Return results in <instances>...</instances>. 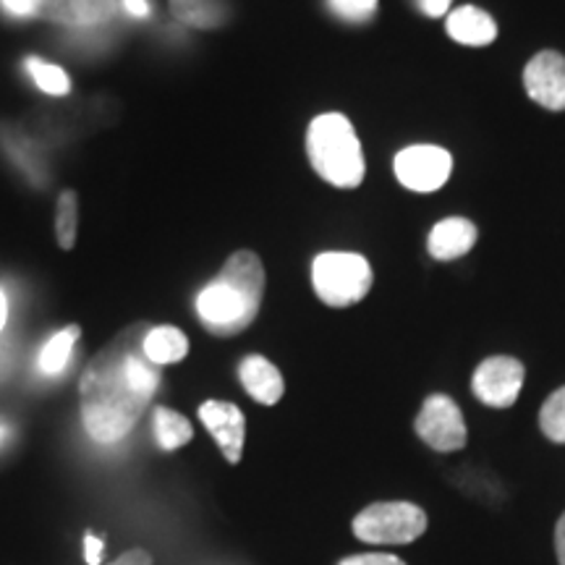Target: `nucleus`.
<instances>
[{"instance_id":"obj_1","label":"nucleus","mask_w":565,"mask_h":565,"mask_svg":"<svg viewBox=\"0 0 565 565\" xmlns=\"http://www.w3.org/2000/svg\"><path fill=\"white\" fill-rule=\"evenodd\" d=\"M150 322L124 328L87 364L79 383L82 422L92 440L118 443L137 427L160 387V366L145 356Z\"/></svg>"},{"instance_id":"obj_2","label":"nucleus","mask_w":565,"mask_h":565,"mask_svg":"<svg viewBox=\"0 0 565 565\" xmlns=\"http://www.w3.org/2000/svg\"><path fill=\"white\" fill-rule=\"evenodd\" d=\"M265 296V267L254 252H236L196 296V315L212 335L244 333L257 320Z\"/></svg>"},{"instance_id":"obj_3","label":"nucleus","mask_w":565,"mask_h":565,"mask_svg":"<svg viewBox=\"0 0 565 565\" xmlns=\"http://www.w3.org/2000/svg\"><path fill=\"white\" fill-rule=\"evenodd\" d=\"M309 162L322 181L338 189H356L364 181L362 141L341 113H322L307 131Z\"/></svg>"},{"instance_id":"obj_4","label":"nucleus","mask_w":565,"mask_h":565,"mask_svg":"<svg viewBox=\"0 0 565 565\" xmlns=\"http://www.w3.org/2000/svg\"><path fill=\"white\" fill-rule=\"evenodd\" d=\"M312 286L328 307H351L370 294L372 267L362 254L324 252L312 263Z\"/></svg>"},{"instance_id":"obj_5","label":"nucleus","mask_w":565,"mask_h":565,"mask_svg":"<svg viewBox=\"0 0 565 565\" xmlns=\"http://www.w3.org/2000/svg\"><path fill=\"white\" fill-rule=\"evenodd\" d=\"M351 529L366 545H412L427 532V513L406 500L374 503L353 519Z\"/></svg>"},{"instance_id":"obj_6","label":"nucleus","mask_w":565,"mask_h":565,"mask_svg":"<svg viewBox=\"0 0 565 565\" xmlns=\"http://www.w3.org/2000/svg\"><path fill=\"white\" fill-rule=\"evenodd\" d=\"M416 435L437 454H454L466 445V422L461 408L450 395L435 393L424 401L416 416Z\"/></svg>"},{"instance_id":"obj_7","label":"nucleus","mask_w":565,"mask_h":565,"mask_svg":"<svg viewBox=\"0 0 565 565\" xmlns=\"http://www.w3.org/2000/svg\"><path fill=\"white\" fill-rule=\"evenodd\" d=\"M395 175L412 192H437L443 189L454 171V158L448 150L435 145H414L395 154Z\"/></svg>"},{"instance_id":"obj_8","label":"nucleus","mask_w":565,"mask_h":565,"mask_svg":"<svg viewBox=\"0 0 565 565\" xmlns=\"http://www.w3.org/2000/svg\"><path fill=\"white\" fill-rule=\"evenodd\" d=\"M524 380H526V370L519 359L490 356L477 366L471 387H475V395L484 406L508 408L519 401Z\"/></svg>"},{"instance_id":"obj_9","label":"nucleus","mask_w":565,"mask_h":565,"mask_svg":"<svg viewBox=\"0 0 565 565\" xmlns=\"http://www.w3.org/2000/svg\"><path fill=\"white\" fill-rule=\"evenodd\" d=\"M524 87L542 108L565 110V55L555 51L536 53L524 68Z\"/></svg>"},{"instance_id":"obj_10","label":"nucleus","mask_w":565,"mask_h":565,"mask_svg":"<svg viewBox=\"0 0 565 565\" xmlns=\"http://www.w3.org/2000/svg\"><path fill=\"white\" fill-rule=\"evenodd\" d=\"M200 419L215 443L221 445L225 461L238 463L244 454V437H246V419L242 408L228 401H207L200 406Z\"/></svg>"},{"instance_id":"obj_11","label":"nucleus","mask_w":565,"mask_h":565,"mask_svg":"<svg viewBox=\"0 0 565 565\" xmlns=\"http://www.w3.org/2000/svg\"><path fill=\"white\" fill-rule=\"evenodd\" d=\"M118 0H34V13L63 26H97L113 19Z\"/></svg>"},{"instance_id":"obj_12","label":"nucleus","mask_w":565,"mask_h":565,"mask_svg":"<svg viewBox=\"0 0 565 565\" xmlns=\"http://www.w3.org/2000/svg\"><path fill=\"white\" fill-rule=\"evenodd\" d=\"M238 377H242L244 391L252 395L257 404L275 406L286 393V383H282V374L270 359L252 353L238 364Z\"/></svg>"},{"instance_id":"obj_13","label":"nucleus","mask_w":565,"mask_h":565,"mask_svg":"<svg viewBox=\"0 0 565 565\" xmlns=\"http://www.w3.org/2000/svg\"><path fill=\"white\" fill-rule=\"evenodd\" d=\"M477 238L479 231L471 221H466V217H445L429 233L427 249L440 263H450V259L463 257V254L475 249Z\"/></svg>"},{"instance_id":"obj_14","label":"nucleus","mask_w":565,"mask_h":565,"mask_svg":"<svg viewBox=\"0 0 565 565\" xmlns=\"http://www.w3.org/2000/svg\"><path fill=\"white\" fill-rule=\"evenodd\" d=\"M445 30H448V34L456 42L469 47L490 45V42L498 38V24H494V19L487 11L475 9V6H463V9L450 11L448 21H445Z\"/></svg>"},{"instance_id":"obj_15","label":"nucleus","mask_w":565,"mask_h":565,"mask_svg":"<svg viewBox=\"0 0 565 565\" xmlns=\"http://www.w3.org/2000/svg\"><path fill=\"white\" fill-rule=\"evenodd\" d=\"M186 353L189 338L179 328H173V324H152L150 333L145 338V356L154 366L181 362V359H186Z\"/></svg>"},{"instance_id":"obj_16","label":"nucleus","mask_w":565,"mask_h":565,"mask_svg":"<svg viewBox=\"0 0 565 565\" xmlns=\"http://www.w3.org/2000/svg\"><path fill=\"white\" fill-rule=\"evenodd\" d=\"M173 17L194 30H217L228 21L225 0H171Z\"/></svg>"},{"instance_id":"obj_17","label":"nucleus","mask_w":565,"mask_h":565,"mask_svg":"<svg viewBox=\"0 0 565 565\" xmlns=\"http://www.w3.org/2000/svg\"><path fill=\"white\" fill-rule=\"evenodd\" d=\"M154 437L162 450H179L186 443H192L194 429L186 416H181L173 408H158L154 412Z\"/></svg>"},{"instance_id":"obj_18","label":"nucleus","mask_w":565,"mask_h":565,"mask_svg":"<svg viewBox=\"0 0 565 565\" xmlns=\"http://www.w3.org/2000/svg\"><path fill=\"white\" fill-rule=\"evenodd\" d=\"M82 330L79 324H68V328H63L55 333L51 341L45 343V349L40 353V372L42 374H58L66 370L68 359H71V351H74L76 341H79Z\"/></svg>"},{"instance_id":"obj_19","label":"nucleus","mask_w":565,"mask_h":565,"mask_svg":"<svg viewBox=\"0 0 565 565\" xmlns=\"http://www.w3.org/2000/svg\"><path fill=\"white\" fill-rule=\"evenodd\" d=\"M76 221H79V202H76L74 189H66L55 204V238L61 249H74L76 244Z\"/></svg>"},{"instance_id":"obj_20","label":"nucleus","mask_w":565,"mask_h":565,"mask_svg":"<svg viewBox=\"0 0 565 565\" xmlns=\"http://www.w3.org/2000/svg\"><path fill=\"white\" fill-rule=\"evenodd\" d=\"M24 66H26V71H30L32 82L38 84L42 92H47V95H55V97L68 95L71 79L61 66H53V63H45L40 58H26Z\"/></svg>"},{"instance_id":"obj_21","label":"nucleus","mask_w":565,"mask_h":565,"mask_svg":"<svg viewBox=\"0 0 565 565\" xmlns=\"http://www.w3.org/2000/svg\"><path fill=\"white\" fill-rule=\"evenodd\" d=\"M540 427L553 443H565V387L550 395L540 412Z\"/></svg>"},{"instance_id":"obj_22","label":"nucleus","mask_w":565,"mask_h":565,"mask_svg":"<svg viewBox=\"0 0 565 565\" xmlns=\"http://www.w3.org/2000/svg\"><path fill=\"white\" fill-rule=\"evenodd\" d=\"M328 9L349 24H366L377 13V0H328Z\"/></svg>"},{"instance_id":"obj_23","label":"nucleus","mask_w":565,"mask_h":565,"mask_svg":"<svg viewBox=\"0 0 565 565\" xmlns=\"http://www.w3.org/2000/svg\"><path fill=\"white\" fill-rule=\"evenodd\" d=\"M338 565H406L401 557L385 555V553H366V555H351L343 557Z\"/></svg>"},{"instance_id":"obj_24","label":"nucleus","mask_w":565,"mask_h":565,"mask_svg":"<svg viewBox=\"0 0 565 565\" xmlns=\"http://www.w3.org/2000/svg\"><path fill=\"white\" fill-rule=\"evenodd\" d=\"M414 3H416V9L424 13V17L440 19L450 11V3H454V0H414Z\"/></svg>"},{"instance_id":"obj_25","label":"nucleus","mask_w":565,"mask_h":565,"mask_svg":"<svg viewBox=\"0 0 565 565\" xmlns=\"http://www.w3.org/2000/svg\"><path fill=\"white\" fill-rule=\"evenodd\" d=\"M108 565H152V555L147 553V550H141V547H131V550H126L121 557H116V561L108 563Z\"/></svg>"},{"instance_id":"obj_26","label":"nucleus","mask_w":565,"mask_h":565,"mask_svg":"<svg viewBox=\"0 0 565 565\" xmlns=\"http://www.w3.org/2000/svg\"><path fill=\"white\" fill-rule=\"evenodd\" d=\"M103 542L97 540V536L87 534L84 536V555H87V563L89 565H100V557H103Z\"/></svg>"},{"instance_id":"obj_27","label":"nucleus","mask_w":565,"mask_h":565,"mask_svg":"<svg viewBox=\"0 0 565 565\" xmlns=\"http://www.w3.org/2000/svg\"><path fill=\"white\" fill-rule=\"evenodd\" d=\"M3 6L13 17H32L34 13V0H3Z\"/></svg>"},{"instance_id":"obj_28","label":"nucleus","mask_w":565,"mask_h":565,"mask_svg":"<svg viewBox=\"0 0 565 565\" xmlns=\"http://www.w3.org/2000/svg\"><path fill=\"white\" fill-rule=\"evenodd\" d=\"M124 9L131 13L134 19L150 17V0H124Z\"/></svg>"},{"instance_id":"obj_29","label":"nucleus","mask_w":565,"mask_h":565,"mask_svg":"<svg viewBox=\"0 0 565 565\" xmlns=\"http://www.w3.org/2000/svg\"><path fill=\"white\" fill-rule=\"evenodd\" d=\"M555 553H557V563L565 565V513L561 515L555 526Z\"/></svg>"},{"instance_id":"obj_30","label":"nucleus","mask_w":565,"mask_h":565,"mask_svg":"<svg viewBox=\"0 0 565 565\" xmlns=\"http://www.w3.org/2000/svg\"><path fill=\"white\" fill-rule=\"evenodd\" d=\"M6 320H9V301H6V294L0 291V330L6 328Z\"/></svg>"},{"instance_id":"obj_31","label":"nucleus","mask_w":565,"mask_h":565,"mask_svg":"<svg viewBox=\"0 0 565 565\" xmlns=\"http://www.w3.org/2000/svg\"><path fill=\"white\" fill-rule=\"evenodd\" d=\"M0 437H3V429H0Z\"/></svg>"}]
</instances>
